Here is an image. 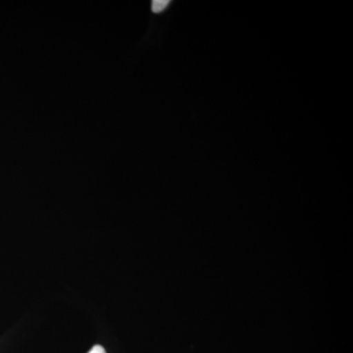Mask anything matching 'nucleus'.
<instances>
[{
    "label": "nucleus",
    "instance_id": "2",
    "mask_svg": "<svg viewBox=\"0 0 353 353\" xmlns=\"http://www.w3.org/2000/svg\"><path fill=\"white\" fill-rule=\"evenodd\" d=\"M88 353H106L105 350L101 345H94Z\"/></svg>",
    "mask_w": 353,
    "mask_h": 353
},
{
    "label": "nucleus",
    "instance_id": "1",
    "mask_svg": "<svg viewBox=\"0 0 353 353\" xmlns=\"http://www.w3.org/2000/svg\"><path fill=\"white\" fill-rule=\"evenodd\" d=\"M170 4L169 0H154L152 3V9L154 13H160L164 11L165 9Z\"/></svg>",
    "mask_w": 353,
    "mask_h": 353
}]
</instances>
